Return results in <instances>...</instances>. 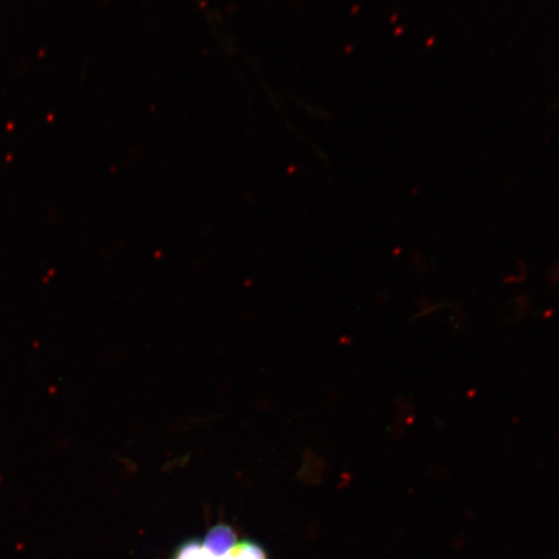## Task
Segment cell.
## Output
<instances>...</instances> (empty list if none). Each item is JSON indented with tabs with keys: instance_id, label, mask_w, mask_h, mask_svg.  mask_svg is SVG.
<instances>
[{
	"instance_id": "obj_3",
	"label": "cell",
	"mask_w": 559,
	"mask_h": 559,
	"mask_svg": "<svg viewBox=\"0 0 559 559\" xmlns=\"http://www.w3.org/2000/svg\"><path fill=\"white\" fill-rule=\"evenodd\" d=\"M174 559H216L209 551L202 547L199 540L186 542L178 548Z\"/></svg>"
},
{
	"instance_id": "obj_1",
	"label": "cell",
	"mask_w": 559,
	"mask_h": 559,
	"mask_svg": "<svg viewBox=\"0 0 559 559\" xmlns=\"http://www.w3.org/2000/svg\"><path fill=\"white\" fill-rule=\"evenodd\" d=\"M237 542H239V537L233 527H229L228 524H216L209 530L205 540L201 543L210 555L222 557L233 549Z\"/></svg>"
},
{
	"instance_id": "obj_2",
	"label": "cell",
	"mask_w": 559,
	"mask_h": 559,
	"mask_svg": "<svg viewBox=\"0 0 559 559\" xmlns=\"http://www.w3.org/2000/svg\"><path fill=\"white\" fill-rule=\"evenodd\" d=\"M214 557V556H213ZM216 559H267L264 549L260 544L245 539L239 540L235 547L227 551L222 557H215Z\"/></svg>"
}]
</instances>
